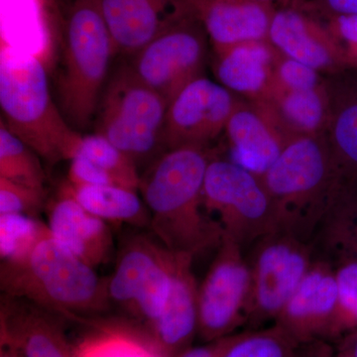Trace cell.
<instances>
[{
    "instance_id": "6da1fadb",
    "label": "cell",
    "mask_w": 357,
    "mask_h": 357,
    "mask_svg": "<svg viewBox=\"0 0 357 357\" xmlns=\"http://www.w3.org/2000/svg\"><path fill=\"white\" fill-rule=\"evenodd\" d=\"M211 159L204 146L169 150L141 176L139 191L150 227L171 252L194 258L218 248L223 234L204 211L203 190Z\"/></svg>"
},
{
    "instance_id": "7a4b0ae2",
    "label": "cell",
    "mask_w": 357,
    "mask_h": 357,
    "mask_svg": "<svg viewBox=\"0 0 357 357\" xmlns=\"http://www.w3.org/2000/svg\"><path fill=\"white\" fill-rule=\"evenodd\" d=\"M0 286L9 297L50 310L65 319L105 311L109 306L107 279L63 248L45 232L29 252L6 260Z\"/></svg>"
},
{
    "instance_id": "3957f363",
    "label": "cell",
    "mask_w": 357,
    "mask_h": 357,
    "mask_svg": "<svg viewBox=\"0 0 357 357\" xmlns=\"http://www.w3.org/2000/svg\"><path fill=\"white\" fill-rule=\"evenodd\" d=\"M0 107L6 128L49 164L73 158L82 135L52 100L38 57L15 47L2 48Z\"/></svg>"
},
{
    "instance_id": "277c9868",
    "label": "cell",
    "mask_w": 357,
    "mask_h": 357,
    "mask_svg": "<svg viewBox=\"0 0 357 357\" xmlns=\"http://www.w3.org/2000/svg\"><path fill=\"white\" fill-rule=\"evenodd\" d=\"M323 144L311 136L291 140L262 176L279 229L312 243L338 198L335 169Z\"/></svg>"
},
{
    "instance_id": "5b68a950",
    "label": "cell",
    "mask_w": 357,
    "mask_h": 357,
    "mask_svg": "<svg viewBox=\"0 0 357 357\" xmlns=\"http://www.w3.org/2000/svg\"><path fill=\"white\" fill-rule=\"evenodd\" d=\"M59 109L73 128L95 119L110 59L116 53L98 0H75L63 30Z\"/></svg>"
},
{
    "instance_id": "8992f818",
    "label": "cell",
    "mask_w": 357,
    "mask_h": 357,
    "mask_svg": "<svg viewBox=\"0 0 357 357\" xmlns=\"http://www.w3.org/2000/svg\"><path fill=\"white\" fill-rule=\"evenodd\" d=\"M169 103L134 73L122 66L103 91L96 109V133L107 138L136 165L165 153L163 131Z\"/></svg>"
},
{
    "instance_id": "52a82bcc",
    "label": "cell",
    "mask_w": 357,
    "mask_h": 357,
    "mask_svg": "<svg viewBox=\"0 0 357 357\" xmlns=\"http://www.w3.org/2000/svg\"><path fill=\"white\" fill-rule=\"evenodd\" d=\"M204 208L223 236L241 248L279 229L278 218L261 178L230 160L211 159L204 178Z\"/></svg>"
},
{
    "instance_id": "ba28073f",
    "label": "cell",
    "mask_w": 357,
    "mask_h": 357,
    "mask_svg": "<svg viewBox=\"0 0 357 357\" xmlns=\"http://www.w3.org/2000/svg\"><path fill=\"white\" fill-rule=\"evenodd\" d=\"M176 253L158 239L131 237L121 249L115 271L107 279V293L139 321L142 337L161 316L172 285Z\"/></svg>"
},
{
    "instance_id": "9c48e42d",
    "label": "cell",
    "mask_w": 357,
    "mask_h": 357,
    "mask_svg": "<svg viewBox=\"0 0 357 357\" xmlns=\"http://www.w3.org/2000/svg\"><path fill=\"white\" fill-rule=\"evenodd\" d=\"M248 264L251 296L248 321L257 330L276 321L314 261V243L277 229L255 241Z\"/></svg>"
},
{
    "instance_id": "30bf717a",
    "label": "cell",
    "mask_w": 357,
    "mask_h": 357,
    "mask_svg": "<svg viewBox=\"0 0 357 357\" xmlns=\"http://www.w3.org/2000/svg\"><path fill=\"white\" fill-rule=\"evenodd\" d=\"M206 38L198 16L187 14L137 52L130 67L170 103L181 89L202 77Z\"/></svg>"
},
{
    "instance_id": "8fae6325",
    "label": "cell",
    "mask_w": 357,
    "mask_h": 357,
    "mask_svg": "<svg viewBox=\"0 0 357 357\" xmlns=\"http://www.w3.org/2000/svg\"><path fill=\"white\" fill-rule=\"evenodd\" d=\"M251 272L243 248L223 236L199 287L198 335L204 342L229 337L248 321Z\"/></svg>"
},
{
    "instance_id": "7c38bea8",
    "label": "cell",
    "mask_w": 357,
    "mask_h": 357,
    "mask_svg": "<svg viewBox=\"0 0 357 357\" xmlns=\"http://www.w3.org/2000/svg\"><path fill=\"white\" fill-rule=\"evenodd\" d=\"M237 103L220 83L199 77L181 89L167 109L164 150L204 146L225 130Z\"/></svg>"
},
{
    "instance_id": "4fadbf2b",
    "label": "cell",
    "mask_w": 357,
    "mask_h": 357,
    "mask_svg": "<svg viewBox=\"0 0 357 357\" xmlns=\"http://www.w3.org/2000/svg\"><path fill=\"white\" fill-rule=\"evenodd\" d=\"M337 303L332 262L314 257L309 271L282 310L275 324L300 345L331 340Z\"/></svg>"
},
{
    "instance_id": "5bb4252c",
    "label": "cell",
    "mask_w": 357,
    "mask_h": 357,
    "mask_svg": "<svg viewBox=\"0 0 357 357\" xmlns=\"http://www.w3.org/2000/svg\"><path fill=\"white\" fill-rule=\"evenodd\" d=\"M194 258L176 255L172 285L159 319L142 337L160 357H176L192 347L198 335L199 287L192 271Z\"/></svg>"
},
{
    "instance_id": "9a60e30c",
    "label": "cell",
    "mask_w": 357,
    "mask_h": 357,
    "mask_svg": "<svg viewBox=\"0 0 357 357\" xmlns=\"http://www.w3.org/2000/svg\"><path fill=\"white\" fill-rule=\"evenodd\" d=\"M115 51L134 56L169 26L194 13L184 0H98Z\"/></svg>"
},
{
    "instance_id": "2e32d148",
    "label": "cell",
    "mask_w": 357,
    "mask_h": 357,
    "mask_svg": "<svg viewBox=\"0 0 357 357\" xmlns=\"http://www.w3.org/2000/svg\"><path fill=\"white\" fill-rule=\"evenodd\" d=\"M10 300L2 303L1 344L24 357H77L66 335L64 317L33 304Z\"/></svg>"
},
{
    "instance_id": "e0dca14e",
    "label": "cell",
    "mask_w": 357,
    "mask_h": 357,
    "mask_svg": "<svg viewBox=\"0 0 357 357\" xmlns=\"http://www.w3.org/2000/svg\"><path fill=\"white\" fill-rule=\"evenodd\" d=\"M52 237L66 250L95 268L107 261L112 236L105 220L91 215L73 196L69 185L49 211Z\"/></svg>"
},
{
    "instance_id": "ac0fdd59",
    "label": "cell",
    "mask_w": 357,
    "mask_h": 357,
    "mask_svg": "<svg viewBox=\"0 0 357 357\" xmlns=\"http://www.w3.org/2000/svg\"><path fill=\"white\" fill-rule=\"evenodd\" d=\"M215 53L246 42L268 40L276 10L256 0H208L195 7Z\"/></svg>"
},
{
    "instance_id": "d6986e66",
    "label": "cell",
    "mask_w": 357,
    "mask_h": 357,
    "mask_svg": "<svg viewBox=\"0 0 357 357\" xmlns=\"http://www.w3.org/2000/svg\"><path fill=\"white\" fill-rule=\"evenodd\" d=\"M268 41L285 57L317 70L340 62L335 42L326 27L297 9L285 8L275 13Z\"/></svg>"
},
{
    "instance_id": "ffe728a7",
    "label": "cell",
    "mask_w": 357,
    "mask_h": 357,
    "mask_svg": "<svg viewBox=\"0 0 357 357\" xmlns=\"http://www.w3.org/2000/svg\"><path fill=\"white\" fill-rule=\"evenodd\" d=\"M230 161L261 178L285 145L259 112L237 105L225 126Z\"/></svg>"
},
{
    "instance_id": "44dd1931",
    "label": "cell",
    "mask_w": 357,
    "mask_h": 357,
    "mask_svg": "<svg viewBox=\"0 0 357 357\" xmlns=\"http://www.w3.org/2000/svg\"><path fill=\"white\" fill-rule=\"evenodd\" d=\"M274 48L264 40L218 52L215 62L218 81L230 91L244 95L259 96L272 91L276 63Z\"/></svg>"
},
{
    "instance_id": "7402d4cb",
    "label": "cell",
    "mask_w": 357,
    "mask_h": 357,
    "mask_svg": "<svg viewBox=\"0 0 357 357\" xmlns=\"http://www.w3.org/2000/svg\"><path fill=\"white\" fill-rule=\"evenodd\" d=\"M70 191L79 204L91 215L115 222H128L137 227L150 225L151 215L137 191L119 185L72 187Z\"/></svg>"
},
{
    "instance_id": "603a6c76",
    "label": "cell",
    "mask_w": 357,
    "mask_h": 357,
    "mask_svg": "<svg viewBox=\"0 0 357 357\" xmlns=\"http://www.w3.org/2000/svg\"><path fill=\"white\" fill-rule=\"evenodd\" d=\"M75 155L100 167L114 178L116 185L134 191L139 190L141 176L135 162L100 134L82 136Z\"/></svg>"
},
{
    "instance_id": "cb8c5ba5",
    "label": "cell",
    "mask_w": 357,
    "mask_h": 357,
    "mask_svg": "<svg viewBox=\"0 0 357 357\" xmlns=\"http://www.w3.org/2000/svg\"><path fill=\"white\" fill-rule=\"evenodd\" d=\"M0 178L44 190V169L36 152L11 133L1 122L0 128Z\"/></svg>"
},
{
    "instance_id": "d4e9b609",
    "label": "cell",
    "mask_w": 357,
    "mask_h": 357,
    "mask_svg": "<svg viewBox=\"0 0 357 357\" xmlns=\"http://www.w3.org/2000/svg\"><path fill=\"white\" fill-rule=\"evenodd\" d=\"M301 345L281 326L232 335L222 357H301Z\"/></svg>"
},
{
    "instance_id": "484cf974",
    "label": "cell",
    "mask_w": 357,
    "mask_h": 357,
    "mask_svg": "<svg viewBox=\"0 0 357 357\" xmlns=\"http://www.w3.org/2000/svg\"><path fill=\"white\" fill-rule=\"evenodd\" d=\"M342 199L328 211L317 234L328 255L357 257V202Z\"/></svg>"
},
{
    "instance_id": "4316f807",
    "label": "cell",
    "mask_w": 357,
    "mask_h": 357,
    "mask_svg": "<svg viewBox=\"0 0 357 357\" xmlns=\"http://www.w3.org/2000/svg\"><path fill=\"white\" fill-rule=\"evenodd\" d=\"M333 265L337 287V303L333 318L332 338L357 328V257L335 255Z\"/></svg>"
},
{
    "instance_id": "83f0119b",
    "label": "cell",
    "mask_w": 357,
    "mask_h": 357,
    "mask_svg": "<svg viewBox=\"0 0 357 357\" xmlns=\"http://www.w3.org/2000/svg\"><path fill=\"white\" fill-rule=\"evenodd\" d=\"M273 93L278 100L283 119L289 126L303 132H312L323 123L325 103L318 89Z\"/></svg>"
},
{
    "instance_id": "f1b7e54d",
    "label": "cell",
    "mask_w": 357,
    "mask_h": 357,
    "mask_svg": "<svg viewBox=\"0 0 357 357\" xmlns=\"http://www.w3.org/2000/svg\"><path fill=\"white\" fill-rule=\"evenodd\" d=\"M48 225L25 215H0L1 261L17 259L29 252Z\"/></svg>"
},
{
    "instance_id": "f546056e",
    "label": "cell",
    "mask_w": 357,
    "mask_h": 357,
    "mask_svg": "<svg viewBox=\"0 0 357 357\" xmlns=\"http://www.w3.org/2000/svg\"><path fill=\"white\" fill-rule=\"evenodd\" d=\"M44 190L0 178V215L34 217L44 206Z\"/></svg>"
},
{
    "instance_id": "4dcf8cb0",
    "label": "cell",
    "mask_w": 357,
    "mask_h": 357,
    "mask_svg": "<svg viewBox=\"0 0 357 357\" xmlns=\"http://www.w3.org/2000/svg\"><path fill=\"white\" fill-rule=\"evenodd\" d=\"M333 142L342 161L357 170V98L340 110L333 123Z\"/></svg>"
},
{
    "instance_id": "1f68e13d",
    "label": "cell",
    "mask_w": 357,
    "mask_h": 357,
    "mask_svg": "<svg viewBox=\"0 0 357 357\" xmlns=\"http://www.w3.org/2000/svg\"><path fill=\"white\" fill-rule=\"evenodd\" d=\"M317 70L293 59L284 57L275 66L271 91H310L318 88Z\"/></svg>"
},
{
    "instance_id": "d6a6232c",
    "label": "cell",
    "mask_w": 357,
    "mask_h": 357,
    "mask_svg": "<svg viewBox=\"0 0 357 357\" xmlns=\"http://www.w3.org/2000/svg\"><path fill=\"white\" fill-rule=\"evenodd\" d=\"M340 62L357 67V16H331L326 26Z\"/></svg>"
},
{
    "instance_id": "836d02e7",
    "label": "cell",
    "mask_w": 357,
    "mask_h": 357,
    "mask_svg": "<svg viewBox=\"0 0 357 357\" xmlns=\"http://www.w3.org/2000/svg\"><path fill=\"white\" fill-rule=\"evenodd\" d=\"M70 166L68 177L72 187H84V185H116L114 178L105 172L100 167L84 157L75 155L70 160Z\"/></svg>"
},
{
    "instance_id": "e575fe53",
    "label": "cell",
    "mask_w": 357,
    "mask_h": 357,
    "mask_svg": "<svg viewBox=\"0 0 357 357\" xmlns=\"http://www.w3.org/2000/svg\"><path fill=\"white\" fill-rule=\"evenodd\" d=\"M231 335L215 342H206V344L199 347H190L176 357H222L229 344Z\"/></svg>"
},
{
    "instance_id": "d590c367",
    "label": "cell",
    "mask_w": 357,
    "mask_h": 357,
    "mask_svg": "<svg viewBox=\"0 0 357 357\" xmlns=\"http://www.w3.org/2000/svg\"><path fill=\"white\" fill-rule=\"evenodd\" d=\"M331 16H357V0H319Z\"/></svg>"
},
{
    "instance_id": "8d00e7d4",
    "label": "cell",
    "mask_w": 357,
    "mask_h": 357,
    "mask_svg": "<svg viewBox=\"0 0 357 357\" xmlns=\"http://www.w3.org/2000/svg\"><path fill=\"white\" fill-rule=\"evenodd\" d=\"M301 357H337L325 340H317L301 345Z\"/></svg>"
},
{
    "instance_id": "74e56055",
    "label": "cell",
    "mask_w": 357,
    "mask_h": 357,
    "mask_svg": "<svg viewBox=\"0 0 357 357\" xmlns=\"http://www.w3.org/2000/svg\"><path fill=\"white\" fill-rule=\"evenodd\" d=\"M335 354L337 357H357V328L344 337Z\"/></svg>"
},
{
    "instance_id": "f35d334b",
    "label": "cell",
    "mask_w": 357,
    "mask_h": 357,
    "mask_svg": "<svg viewBox=\"0 0 357 357\" xmlns=\"http://www.w3.org/2000/svg\"><path fill=\"white\" fill-rule=\"evenodd\" d=\"M0 357H24L21 354L20 351L9 345L1 344V351H0Z\"/></svg>"
},
{
    "instance_id": "ab89813d",
    "label": "cell",
    "mask_w": 357,
    "mask_h": 357,
    "mask_svg": "<svg viewBox=\"0 0 357 357\" xmlns=\"http://www.w3.org/2000/svg\"><path fill=\"white\" fill-rule=\"evenodd\" d=\"M185 3L191 7L192 10L194 11L195 7L199 6V4L203 3V2L208 1V0H184Z\"/></svg>"
},
{
    "instance_id": "60d3db41",
    "label": "cell",
    "mask_w": 357,
    "mask_h": 357,
    "mask_svg": "<svg viewBox=\"0 0 357 357\" xmlns=\"http://www.w3.org/2000/svg\"><path fill=\"white\" fill-rule=\"evenodd\" d=\"M256 1L264 2V3L272 4V6H273V2L278 1V0H256Z\"/></svg>"
}]
</instances>
